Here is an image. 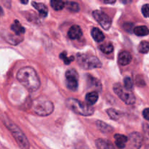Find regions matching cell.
<instances>
[{"mask_svg": "<svg viewBox=\"0 0 149 149\" xmlns=\"http://www.w3.org/2000/svg\"><path fill=\"white\" fill-rule=\"evenodd\" d=\"M123 27H124V30L127 31V32H129V33L133 32V30H134V25H133L132 23H125V24H124Z\"/></svg>", "mask_w": 149, "mask_h": 149, "instance_id": "cell-31", "label": "cell"}, {"mask_svg": "<svg viewBox=\"0 0 149 149\" xmlns=\"http://www.w3.org/2000/svg\"><path fill=\"white\" fill-rule=\"evenodd\" d=\"M77 61L79 65L84 69H93L102 67V63L96 56L89 54H78Z\"/></svg>", "mask_w": 149, "mask_h": 149, "instance_id": "cell-5", "label": "cell"}, {"mask_svg": "<svg viewBox=\"0 0 149 149\" xmlns=\"http://www.w3.org/2000/svg\"><path fill=\"white\" fill-rule=\"evenodd\" d=\"M19 1H20L22 4H26L28 3V1H29V0H19Z\"/></svg>", "mask_w": 149, "mask_h": 149, "instance_id": "cell-36", "label": "cell"}, {"mask_svg": "<svg viewBox=\"0 0 149 149\" xmlns=\"http://www.w3.org/2000/svg\"><path fill=\"white\" fill-rule=\"evenodd\" d=\"M113 91L126 104L132 105L135 103V97L131 90H127L119 83H115L113 84Z\"/></svg>", "mask_w": 149, "mask_h": 149, "instance_id": "cell-6", "label": "cell"}, {"mask_svg": "<svg viewBox=\"0 0 149 149\" xmlns=\"http://www.w3.org/2000/svg\"><path fill=\"white\" fill-rule=\"evenodd\" d=\"M98 98H99V94H98L97 92L93 91L86 94L85 99H86V103L91 106V105H93L96 103Z\"/></svg>", "mask_w": 149, "mask_h": 149, "instance_id": "cell-18", "label": "cell"}, {"mask_svg": "<svg viewBox=\"0 0 149 149\" xmlns=\"http://www.w3.org/2000/svg\"><path fill=\"white\" fill-rule=\"evenodd\" d=\"M131 55L129 52H127V51H122L119 53L118 58V63L121 65H127L130 63L131 61Z\"/></svg>", "mask_w": 149, "mask_h": 149, "instance_id": "cell-11", "label": "cell"}, {"mask_svg": "<svg viewBox=\"0 0 149 149\" xmlns=\"http://www.w3.org/2000/svg\"><path fill=\"white\" fill-rule=\"evenodd\" d=\"M142 13L145 17H149V4H144L142 7Z\"/></svg>", "mask_w": 149, "mask_h": 149, "instance_id": "cell-30", "label": "cell"}, {"mask_svg": "<svg viewBox=\"0 0 149 149\" xmlns=\"http://www.w3.org/2000/svg\"><path fill=\"white\" fill-rule=\"evenodd\" d=\"M88 82H89V87L94 88L95 90H101V84H100V82H99V80H97L96 79L89 76Z\"/></svg>", "mask_w": 149, "mask_h": 149, "instance_id": "cell-24", "label": "cell"}, {"mask_svg": "<svg viewBox=\"0 0 149 149\" xmlns=\"http://www.w3.org/2000/svg\"><path fill=\"white\" fill-rule=\"evenodd\" d=\"M33 111L40 116H47L53 111L54 106L52 102L45 97H37L32 104Z\"/></svg>", "mask_w": 149, "mask_h": 149, "instance_id": "cell-3", "label": "cell"}, {"mask_svg": "<svg viewBox=\"0 0 149 149\" xmlns=\"http://www.w3.org/2000/svg\"><path fill=\"white\" fill-rule=\"evenodd\" d=\"M4 39L7 41V42H9L11 45H18V44L20 43L21 41H23V38L20 36H18L16 34H13V33H10L8 32H6V33L3 34Z\"/></svg>", "mask_w": 149, "mask_h": 149, "instance_id": "cell-13", "label": "cell"}, {"mask_svg": "<svg viewBox=\"0 0 149 149\" xmlns=\"http://www.w3.org/2000/svg\"><path fill=\"white\" fill-rule=\"evenodd\" d=\"M138 51L140 53L145 54L149 52V42L147 41H143L138 46Z\"/></svg>", "mask_w": 149, "mask_h": 149, "instance_id": "cell-27", "label": "cell"}, {"mask_svg": "<svg viewBox=\"0 0 149 149\" xmlns=\"http://www.w3.org/2000/svg\"><path fill=\"white\" fill-rule=\"evenodd\" d=\"M91 36L93 39H94L96 42H101L105 39V35L102 32L100 29H97V28H93L91 30Z\"/></svg>", "mask_w": 149, "mask_h": 149, "instance_id": "cell-20", "label": "cell"}, {"mask_svg": "<svg viewBox=\"0 0 149 149\" xmlns=\"http://www.w3.org/2000/svg\"><path fill=\"white\" fill-rule=\"evenodd\" d=\"M143 116L145 120L149 121V108L145 109L143 111Z\"/></svg>", "mask_w": 149, "mask_h": 149, "instance_id": "cell-32", "label": "cell"}, {"mask_svg": "<svg viewBox=\"0 0 149 149\" xmlns=\"http://www.w3.org/2000/svg\"><path fill=\"white\" fill-rule=\"evenodd\" d=\"M96 125L98 129L104 133H110L113 131V128L112 127L102 121H96Z\"/></svg>", "mask_w": 149, "mask_h": 149, "instance_id": "cell-17", "label": "cell"}, {"mask_svg": "<svg viewBox=\"0 0 149 149\" xmlns=\"http://www.w3.org/2000/svg\"><path fill=\"white\" fill-rule=\"evenodd\" d=\"M99 49L102 51V52L105 54H109L112 52L113 50V46L110 42H106V43L102 44L99 46Z\"/></svg>", "mask_w": 149, "mask_h": 149, "instance_id": "cell-25", "label": "cell"}, {"mask_svg": "<svg viewBox=\"0 0 149 149\" xmlns=\"http://www.w3.org/2000/svg\"><path fill=\"white\" fill-rule=\"evenodd\" d=\"M3 15H4V11H3L2 7L0 6V16H2Z\"/></svg>", "mask_w": 149, "mask_h": 149, "instance_id": "cell-37", "label": "cell"}, {"mask_svg": "<svg viewBox=\"0 0 149 149\" xmlns=\"http://www.w3.org/2000/svg\"><path fill=\"white\" fill-rule=\"evenodd\" d=\"M32 6L36 9L39 13V15L42 17H45L48 15V9L46 6L42 3H37L36 1H33L32 3Z\"/></svg>", "mask_w": 149, "mask_h": 149, "instance_id": "cell-14", "label": "cell"}, {"mask_svg": "<svg viewBox=\"0 0 149 149\" xmlns=\"http://www.w3.org/2000/svg\"><path fill=\"white\" fill-rule=\"evenodd\" d=\"M133 32H134L137 36H147V35L148 34L149 30L146 26H140L134 28V30H133Z\"/></svg>", "mask_w": 149, "mask_h": 149, "instance_id": "cell-22", "label": "cell"}, {"mask_svg": "<svg viewBox=\"0 0 149 149\" xmlns=\"http://www.w3.org/2000/svg\"><path fill=\"white\" fill-rule=\"evenodd\" d=\"M95 20L99 23V24L105 30H108L112 25V20L110 17L100 10H94L92 13Z\"/></svg>", "mask_w": 149, "mask_h": 149, "instance_id": "cell-8", "label": "cell"}, {"mask_svg": "<svg viewBox=\"0 0 149 149\" xmlns=\"http://www.w3.org/2000/svg\"><path fill=\"white\" fill-rule=\"evenodd\" d=\"M0 1H2L3 3H4V4H5V6H7V7H10V0H0Z\"/></svg>", "mask_w": 149, "mask_h": 149, "instance_id": "cell-34", "label": "cell"}, {"mask_svg": "<svg viewBox=\"0 0 149 149\" xmlns=\"http://www.w3.org/2000/svg\"><path fill=\"white\" fill-rule=\"evenodd\" d=\"M95 144L97 149H117L110 141L103 139H97Z\"/></svg>", "mask_w": 149, "mask_h": 149, "instance_id": "cell-15", "label": "cell"}, {"mask_svg": "<svg viewBox=\"0 0 149 149\" xmlns=\"http://www.w3.org/2000/svg\"><path fill=\"white\" fill-rule=\"evenodd\" d=\"M83 32L81 29L77 25L71 26L68 31V36L70 39H78L82 36Z\"/></svg>", "mask_w": 149, "mask_h": 149, "instance_id": "cell-10", "label": "cell"}, {"mask_svg": "<svg viewBox=\"0 0 149 149\" xmlns=\"http://www.w3.org/2000/svg\"><path fill=\"white\" fill-rule=\"evenodd\" d=\"M143 143V137L137 132H131L128 137L126 148L127 149H140Z\"/></svg>", "mask_w": 149, "mask_h": 149, "instance_id": "cell-7", "label": "cell"}, {"mask_svg": "<svg viewBox=\"0 0 149 149\" xmlns=\"http://www.w3.org/2000/svg\"><path fill=\"white\" fill-rule=\"evenodd\" d=\"M114 138H115V143L117 148L119 149L126 148L127 141H128V138L127 136L121 135V134H115L114 135Z\"/></svg>", "mask_w": 149, "mask_h": 149, "instance_id": "cell-12", "label": "cell"}, {"mask_svg": "<svg viewBox=\"0 0 149 149\" xmlns=\"http://www.w3.org/2000/svg\"><path fill=\"white\" fill-rule=\"evenodd\" d=\"M124 87H125L126 89H127V90H131V89H132V87H133V81H132V80H131V79L130 78V77H126L125 79H124Z\"/></svg>", "mask_w": 149, "mask_h": 149, "instance_id": "cell-29", "label": "cell"}, {"mask_svg": "<svg viewBox=\"0 0 149 149\" xmlns=\"http://www.w3.org/2000/svg\"><path fill=\"white\" fill-rule=\"evenodd\" d=\"M143 143L145 149H149V125L144 123L143 125Z\"/></svg>", "mask_w": 149, "mask_h": 149, "instance_id": "cell-19", "label": "cell"}, {"mask_svg": "<svg viewBox=\"0 0 149 149\" xmlns=\"http://www.w3.org/2000/svg\"><path fill=\"white\" fill-rule=\"evenodd\" d=\"M66 106L72 111L83 116H91L94 112V109L91 106L74 98L67 99L66 100Z\"/></svg>", "mask_w": 149, "mask_h": 149, "instance_id": "cell-2", "label": "cell"}, {"mask_svg": "<svg viewBox=\"0 0 149 149\" xmlns=\"http://www.w3.org/2000/svg\"><path fill=\"white\" fill-rule=\"evenodd\" d=\"M66 84L70 90H76L78 87V74L73 68L69 69L65 74Z\"/></svg>", "mask_w": 149, "mask_h": 149, "instance_id": "cell-9", "label": "cell"}, {"mask_svg": "<svg viewBox=\"0 0 149 149\" xmlns=\"http://www.w3.org/2000/svg\"><path fill=\"white\" fill-rule=\"evenodd\" d=\"M65 6L67 10L73 12V13H77L80 10L79 4L77 2H74V1H67L65 4Z\"/></svg>", "mask_w": 149, "mask_h": 149, "instance_id": "cell-26", "label": "cell"}, {"mask_svg": "<svg viewBox=\"0 0 149 149\" xmlns=\"http://www.w3.org/2000/svg\"><path fill=\"white\" fill-rule=\"evenodd\" d=\"M17 79L30 91H36L40 87V80L36 71L30 66L20 68L17 73Z\"/></svg>", "mask_w": 149, "mask_h": 149, "instance_id": "cell-1", "label": "cell"}, {"mask_svg": "<svg viewBox=\"0 0 149 149\" xmlns=\"http://www.w3.org/2000/svg\"><path fill=\"white\" fill-rule=\"evenodd\" d=\"M100 1L105 4H113L116 0H100Z\"/></svg>", "mask_w": 149, "mask_h": 149, "instance_id": "cell-33", "label": "cell"}, {"mask_svg": "<svg viewBox=\"0 0 149 149\" xmlns=\"http://www.w3.org/2000/svg\"><path fill=\"white\" fill-rule=\"evenodd\" d=\"M123 4H130V3L132 1V0H120Z\"/></svg>", "mask_w": 149, "mask_h": 149, "instance_id": "cell-35", "label": "cell"}, {"mask_svg": "<svg viewBox=\"0 0 149 149\" xmlns=\"http://www.w3.org/2000/svg\"><path fill=\"white\" fill-rule=\"evenodd\" d=\"M59 57H60V59L62 60L66 65H68V64H70V63H71L72 61H74V56H71V57H70V58H68V57L67 56V52H61V53L60 54Z\"/></svg>", "mask_w": 149, "mask_h": 149, "instance_id": "cell-28", "label": "cell"}, {"mask_svg": "<svg viewBox=\"0 0 149 149\" xmlns=\"http://www.w3.org/2000/svg\"><path fill=\"white\" fill-rule=\"evenodd\" d=\"M4 123L5 124L7 129L10 131L13 138H15L20 148L30 149V145H29V142L27 138L17 125H15L11 121L9 120L5 121V122H4Z\"/></svg>", "mask_w": 149, "mask_h": 149, "instance_id": "cell-4", "label": "cell"}, {"mask_svg": "<svg viewBox=\"0 0 149 149\" xmlns=\"http://www.w3.org/2000/svg\"><path fill=\"white\" fill-rule=\"evenodd\" d=\"M51 6L53 10H61L65 7V3L62 0H51Z\"/></svg>", "mask_w": 149, "mask_h": 149, "instance_id": "cell-23", "label": "cell"}, {"mask_svg": "<svg viewBox=\"0 0 149 149\" xmlns=\"http://www.w3.org/2000/svg\"><path fill=\"white\" fill-rule=\"evenodd\" d=\"M10 29L14 32L15 34L18 35V36H20L25 33V29L21 26L20 22L17 20H15L14 23L11 25Z\"/></svg>", "mask_w": 149, "mask_h": 149, "instance_id": "cell-16", "label": "cell"}, {"mask_svg": "<svg viewBox=\"0 0 149 149\" xmlns=\"http://www.w3.org/2000/svg\"><path fill=\"white\" fill-rule=\"evenodd\" d=\"M107 113L109 117L113 120H118L123 116V113L118 110H115L114 109H109L107 110Z\"/></svg>", "mask_w": 149, "mask_h": 149, "instance_id": "cell-21", "label": "cell"}]
</instances>
